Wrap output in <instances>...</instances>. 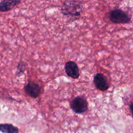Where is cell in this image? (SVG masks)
I'll list each match as a JSON object with an SVG mask.
<instances>
[{
  "instance_id": "1",
  "label": "cell",
  "mask_w": 133,
  "mask_h": 133,
  "mask_svg": "<svg viewBox=\"0 0 133 133\" xmlns=\"http://www.w3.org/2000/svg\"><path fill=\"white\" fill-rule=\"evenodd\" d=\"M61 12L65 15L74 17V19H77L80 15V5L78 4V1H65L61 7Z\"/></svg>"
},
{
  "instance_id": "2",
  "label": "cell",
  "mask_w": 133,
  "mask_h": 133,
  "mask_svg": "<svg viewBox=\"0 0 133 133\" xmlns=\"http://www.w3.org/2000/svg\"><path fill=\"white\" fill-rule=\"evenodd\" d=\"M109 18L114 23H126L130 21L128 14L120 9L112 10L110 13Z\"/></svg>"
},
{
  "instance_id": "3",
  "label": "cell",
  "mask_w": 133,
  "mask_h": 133,
  "mask_svg": "<svg viewBox=\"0 0 133 133\" xmlns=\"http://www.w3.org/2000/svg\"><path fill=\"white\" fill-rule=\"evenodd\" d=\"M70 108L77 114H82L87 109V102L83 97H76L70 102Z\"/></svg>"
},
{
  "instance_id": "4",
  "label": "cell",
  "mask_w": 133,
  "mask_h": 133,
  "mask_svg": "<svg viewBox=\"0 0 133 133\" xmlns=\"http://www.w3.org/2000/svg\"><path fill=\"white\" fill-rule=\"evenodd\" d=\"M94 84L98 90L100 91H105L109 88V83L106 78L103 74H97L93 79Z\"/></svg>"
},
{
  "instance_id": "5",
  "label": "cell",
  "mask_w": 133,
  "mask_h": 133,
  "mask_svg": "<svg viewBox=\"0 0 133 133\" xmlns=\"http://www.w3.org/2000/svg\"><path fill=\"white\" fill-rule=\"evenodd\" d=\"M65 72L67 75L72 79H78L79 77V69L76 64L73 61H69L65 64Z\"/></svg>"
},
{
  "instance_id": "6",
  "label": "cell",
  "mask_w": 133,
  "mask_h": 133,
  "mask_svg": "<svg viewBox=\"0 0 133 133\" xmlns=\"http://www.w3.org/2000/svg\"><path fill=\"white\" fill-rule=\"evenodd\" d=\"M24 88L26 93L33 98H37L40 96V87L37 83L30 82L25 86Z\"/></svg>"
},
{
  "instance_id": "7",
  "label": "cell",
  "mask_w": 133,
  "mask_h": 133,
  "mask_svg": "<svg viewBox=\"0 0 133 133\" xmlns=\"http://www.w3.org/2000/svg\"><path fill=\"white\" fill-rule=\"evenodd\" d=\"M20 3V1H2L0 2V11L6 12L11 10Z\"/></svg>"
},
{
  "instance_id": "8",
  "label": "cell",
  "mask_w": 133,
  "mask_h": 133,
  "mask_svg": "<svg viewBox=\"0 0 133 133\" xmlns=\"http://www.w3.org/2000/svg\"><path fill=\"white\" fill-rule=\"evenodd\" d=\"M0 131L3 133H19L18 129L12 124H0Z\"/></svg>"
},
{
  "instance_id": "9",
  "label": "cell",
  "mask_w": 133,
  "mask_h": 133,
  "mask_svg": "<svg viewBox=\"0 0 133 133\" xmlns=\"http://www.w3.org/2000/svg\"><path fill=\"white\" fill-rule=\"evenodd\" d=\"M129 108H130V112H131L132 115L133 116V103H131L130 105V106H129Z\"/></svg>"
}]
</instances>
